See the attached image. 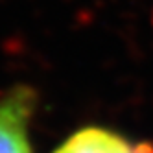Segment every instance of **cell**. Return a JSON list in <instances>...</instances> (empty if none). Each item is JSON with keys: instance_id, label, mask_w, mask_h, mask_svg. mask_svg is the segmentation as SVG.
<instances>
[{"instance_id": "obj_1", "label": "cell", "mask_w": 153, "mask_h": 153, "mask_svg": "<svg viewBox=\"0 0 153 153\" xmlns=\"http://www.w3.org/2000/svg\"><path fill=\"white\" fill-rule=\"evenodd\" d=\"M31 105L33 94L26 89L0 100V153H31L28 140Z\"/></svg>"}, {"instance_id": "obj_2", "label": "cell", "mask_w": 153, "mask_h": 153, "mask_svg": "<svg viewBox=\"0 0 153 153\" xmlns=\"http://www.w3.org/2000/svg\"><path fill=\"white\" fill-rule=\"evenodd\" d=\"M53 153H144L140 146L102 127H85L67 138Z\"/></svg>"}]
</instances>
